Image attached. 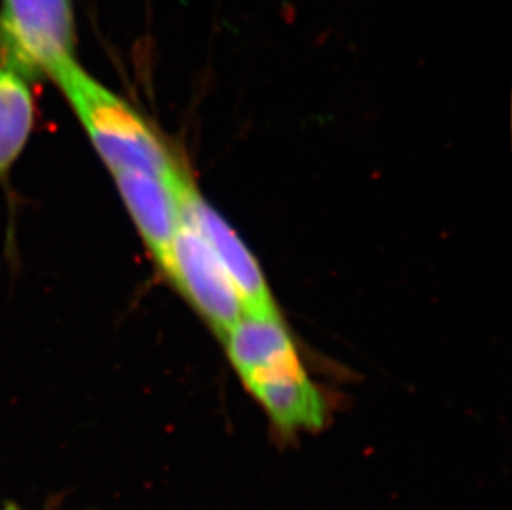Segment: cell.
<instances>
[{
	"instance_id": "6da1fadb",
	"label": "cell",
	"mask_w": 512,
	"mask_h": 510,
	"mask_svg": "<svg viewBox=\"0 0 512 510\" xmlns=\"http://www.w3.org/2000/svg\"><path fill=\"white\" fill-rule=\"evenodd\" d=\"M52 82L72 106L110 173L150 171L170 178L184 173L140 111L85 72L77 60L58 72Z\"/></svg>"
},
{
	"instance_id": "7a4b0ae2",
	"label": "cell",
	"mask_w": 512,
	"mask_h": 510,
	"mask_svg": "<svg viewBox=\"0 0 512 510\" xmlns=\"http://www.w3.org/2000/svg\"><path fill=\"white\" fill-rule=\"evenodd\" d=\"M73 0H0V63L25 78H50L75 62Z\"/></svg>"
},
{
	"instance_id": "3957f363",
	"label": "cell",
	"mask_w": 512,
	"mask_h": 510,
	"mask_svg": "<svg viewBox=\"0 0 512 510\" xmlns=\"http://www.w3.org/2000/svg\"><path fill=\"white\" fill-rule=\"evenodd\" d=\"M160 269L221 338L244 315L241 295L228 272L183 216Z\"/></svg>"
},
{
	"instance_id": "277c9868",
	"label": "cell",
	"mask_w": 512,
	"mask_h": 510,
	"mask_svg": "<svg viewBox=\"0 0 512 510\" xmlns=\"http://www.w3.org/2000/svg\"><path fill=\"white\" fill-rule=\"evenodd\" d=\"M181 216L203 236L213 249L229 279L241 295L244 313L274 315L277 313L271 290L267 287L261 267L244 246L236 231L204 201L189 181L181 193Z\"/></svg>"
},
{
	"instance_id": "5b68a950",
	"label": "cell",
	"mask_w": 512,
	"mask_h": 510,
	"mask_svg": "<svg viewBox=\"0 0 512 510\" xmlns=\"http://www.w3.org/2000/svg\"><path fill=\"white\" fill-rule=\"evenodd\" d=\"M242 381L285 436L324 428L327 403L305 373L297 353L252 371Z\"/></svg>"
},
{
	"instance_id": "8992f818",
	"label": "cell",
	"mask_w": 512,
	"mask_h": 510,
	"mask_svg": "<svg viewBox=\"0 0 512 510\" xmlns=\"http://www.w3.org/2000/svg\"><path fill=\"white\" fill-rule=\"evenodd\" d=\"M141 239L160 267L170 251L181 222V193L191 179L186 173L163 176L150 171H121L113 174Z\"/></svg>"
},
{
	"instance_id": "52a82bcc",
	"label": "cell",
	"mask_w": 512,
	"mask_h": 510,
	"mask_svg": "<svg viewBox=\"0 0 512 510\" xmlns=\"http://www.w3.org/2000/svg\"><path fill=\"white\" fill-rule=\"evenodd\" d=\"M223 342L228 348L229 360L241 378L297 353L292 338L277 313H244L224 333Z\"/></svg>"
},
{
	"instance_id": "ba28073f",
	"label": "cell",
	"mask_w": 512,
	"mask_h": 510,
	"mask_svg": "<svg viewBox=\"0 0 512 510\" xmlns=\"http://www.w3.org/2000/svg\"><path fill=\"white\" fill-rule=\"evenodd\" d=\"M35 126V100L29 78L0 63V178L24 153Z\"/></svg>"
},
{
	"instance_id": "9c48e42d",
	"label": "cell",
	"mask_w": 512,
	"mask_h": 510,
	"mask_svg": "<svg viewBox=\"0 0 512 510\" xmlns=\"http://www.w3.org/2000/svg\"><path fill=\"white\" fill-rule=\"evenodd\" d=\"M5 510H19V509H15V507H7V509Z\"/></svg>"
}]
</instances>
